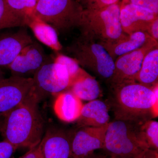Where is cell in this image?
<instances>
[{
  "mask_svg": "<svg viewBox=\"0 0 158 158\" xmlns=\"http://www.w3.org/2000/svg\"><path fill=\"white\" fill-rule=\"evenodd\" d=\"M24 26L22 18L11 9L6 0H0V30Z\"/></svg>",
  "mask_w": 158,
  "mask_h": 158,
  "instance_id": "cell-22",
  "label": "cell"
},
{
  "mask_svg": "<svg viewBox=\"0 0 158 158\" xmlns=\"http://www.w3.org/2000/svg\"><path fill=\"white\" fill-rule=\"evenodd\" d=\"M9 7L25 21L34 15L36 0H6Z\"/></svg>",
  "mask_w": 158,
  "mask_h": 158,
  "instance_id": "cell-23",
  "label": "cell"
},
{
  "mask_svg": "<svg viewBox=\"0 0 158 158\" xmlns=\"http://www.w3.org/2000/svg\"><path fill=\"white\" fill-rule=\"evenodd\" d=\"M158 14L148 9L128 2H120V21L124 34L138 31L146 32L152 23L158 18Z\"/></svg>",
  "mask_w": 158,
  "mask_h": 158,
  "instance_id": "cell-12",
  "label": "cell"
},
{
  "mask_svg": "<svg viewBox=\"0 0 158 158\" xmlns=\"http://www.w3.org/2000/svg\"><path fill=\"white\" fill-rule=\"evenodd\" d=\"M17 149L8 141L0 142V158H11Z\"/></svg>",
  "mask_w": 158,
  "mask_h": 158,
  "instance_id": "cell-27",
  "label": "cell"
},
{
  "mask_svg": "<svg viewBox=\"0 0 158 158\" xmlns=\"http://www.w3.org/2000/svg\"><path fill=\"white\" fill-rule=\"evenodd\" d=\"M141 128L149 149L158 151V122L148 119L142 123Z\"/></svg>",
  "mask_w": 158,
  "mask_h": 158,
  "instance_id": "cell-24",
  "label": "cell"
},
{
  "mask_svg": "<svg viewBox=\"0 0 158 158\" xmlns=\"http://www.w3.org/2000/svg\"><path fill=\"white\" fill-rule=\"evenodd\" d=\"M32 78L11 76L0 82V117L5 116L24 102L30 95Z\"/></svg>",
  "mask_w": 158,
  "mask_h": 158,
  "instance_id": "cell-9",
  "label": "cell"
},
{
  "mask_svg": "<svg viewBox=\"0 0 158 158\" xmlns=\"http://www.w3.org/2000/svg\"><path fill=\"white\" fill-rule=\"evenodd\" d=\"M110 158H119L118 157H116V156H110Z\"/></svg>",
  "mask_w": 158,
  "mask_h": 158,
  "instance_id": "cell-34",
  "label": "cell"
},
{
  "mask_svg": "<svg viewBox=\"0 0 158 158\" xmlns=\"http://www.w3.org/2000/svg\"><path fill=\"white\" fill-rule=\"evenodd\" d=\"M146 33L152 38L157 41L158 40V18L150 25Z\"/></svg>",
  "mask_w": 158,
  "mask_h": 158,
  "instance_id": "cell-29",
  "label": "cell"
},
{
  "mask_svg": "<svg viewBox=\"0 0 158 158\" xmlns=\"http://www.w3.org/2000/svg\"><path fill=\"white\" fill-rule=\"evenodd\" d=\"M5 78V76H4V73L2 69L0 67V82L3 81Z\"/></svg>",
  "mask_w": 158,
  "mask_h": 158,
  "instance_id": "cell-32",
  "label": "cell"
},
{
  "mask_svg": "<svg viewBox=\"0 0 158 158\" xmlns=\"http://www.w3.org/2000/svg\"><path fill=\"white\" fill-rule=\"evenodd\" d=\"M34 41L26 30L0 36V67H8L26 46Z\"/></svg>",
  "mask_w": 158,
  "mask_h": 158,
  "instance_id": "cell-13",
  "label": "cell"
},
{
  "mask_svg": "<svg viewBox=\"0 0 158 158\" xmlns=\"http://www.w3.org/2000/svg\"><path fill=\"white\" fill-rule=\"evenodd\" d=\"M152 39L146 32L138 31L125 34L115 42L102 44L115 61L120 56L141 48Z\"/></svg>",
  "mask_w": 158,
  "mask_h": 158,
  "instance_id": "cell-16",
  "label": "cell"
},
{
  "mask_svg": "<svg viewBox=\"0 0 158 158\" xmlns=\"http://www.w3.org/2000/svg\"><path fill=\"white\" fill-rule=\"evenodd\" d=\"M83 158V157H82V158Z\"/></svg>",
  "mask_w": 158,
  "mask_h": 158,
  "instance_id": "cell-36",
  "label": "cell"
},
{
  "mask_svg": "<svg viewBox=\"0 0 158 158\" xmlns=\"http://www.w3.org/2000/svg\"><path fill=\"white\" fill-rule=\"evenodd\" d=\"M158 47V42L152 39L141 48L116 58L113 75L109 81L113 88L136 82L145 55Z\"/></svg>",
  "mask_w": 158,
  "mask_h": 158,
  "instance_id": "cell-8",
  "label": "cell"
},
{
  "mask_svg": "<svg viewBox=\"0 0 158 158\" xmlns=\"http://www.w3.org/2000/svg\"><path fill=\"white\" fill-rule=\"evenodd\" d=\"M158 48L152 49L145 55L136 82L152 88L158 84Z\"/></svg>",
  "mask_w": 158,
  "mask_h": 158,
  "instance_id": "cell-19",
  "label": "cell"
},
{
  "mask_svg": "<svg viewBox=\"0 0 158 158\" xmlns=\"http://www.w3.org/2000/svg\"><path fill=\"white\" fill-rule=\"evenodd\" d=\"M68 90L81 100L89 101L96 100L101 93L98 82L90 75L77 81Z\"/></svg>",
  "mask_w": 158,
  "mask_h": 158,
  "instance_id": "cell-20",
  "label": "cell"
},
{
  "mask_svg": "<svg viewBox=\"0 0 158 158\" xmlns=\"http://www.w3.org/2000/svg\"><path fill=\"white\" fill-rule=\"evenodd\" d=\"M2 117H0V131H1V130H2L3 123V120L2 119Z\"/></svg>",
  "mask_w": 158,
  "mask_h": 158,
  "instance_id": "cell-33",
  "label": "cell"
},
{
  "mask_svg": "<svg viewBox=\"0 0 158 158\" xmlns=\"http://www.w3.org/2000/svg\"><path fill=\"white\" fill-rule=\"evenodd\" d=\"M25 26L31 29L35 37L43 44L57 52L62 49L58 32L49 24L34 15L26 19Z\"/></svg>",
  "mask_w": 158,
  "mask_h": 158,
  "instance_id": "cell-18",
  "label": "cell"
},
{
  "mask_svg": "<svg viewBox=\"0 0 158 158\" xmlns=\"http://www.w3.org/2000/svg\"><path fill=\"white\" fill-rule=\"evenodd\" d=\"M44 158H70L71 140L64 133L49 130L40 142Z\"/></svg>",
  "mask_w": 158,
  "mask_h": 158,
  "instance_id": "cell-14",
  "label": "cell"
},
{
  "mask_svg": "<svg viewBox=\"0 0 158 158\" xmlns=\"http://www.w3.org/2000/svg\"><path fill=\"white\" fill-rule=\"evenodd\" d=\"M144 121L116 118L110 123L105 138V147L110 156L134 158L149 148L141 125Z\"/></svg>",
  "mask_w": 158,
  "mask_h": 158,
  "instance_id": "cell-3",
  "label": "cell"
},
{
  "mask_svg": "<svg viewBox=\"0 0 158 158\" xmlns=\"http://www.w3.org/2000/svg\"><path fill=\"white\" fill-rule=\"evenodd\" d=\"M83 8L77 0H38L34 15L57 32L78 27Z\"/></svg>",
  "mask_w": 158,
  "mask_h": 158,
  "instance_id": "cell-6",
  "label": "cell"
},
{
  "mask_svg": "<svg viewBox=\"0 0 158 158\" xmlns=\"http://www.w3.org/2000/svg\"><path fill=\"white\" fill-rule=\"evenodd\" d=\"M79 65L100 77L110 79L113 75L115 61L101 43L81 34L67 49Z\"/></svg>",
  "mask_w": 158,
  "mask_h": 158,
  "instance_id": "cell-5",
  "label": "cell"
},
{
  "mask_svg": "<svg viewBox=\"0 0 158 158\" xmlns=\"http://www.w3.org/2000/svg\"><path fill=\"white\" fill-rule=\"evenodd\" d=\"M121 0H78L83 9H102L120 2Z\"/></svg>",
  "mask_w": 158,
  "mask_h": 158,
  "instance_id": "cell-25",
  "label": "cell"
},
{
  "mask_svg": "<svg viewBox=\"0 0 158 158\" xmlns=\"http://www.w3.org/2000/svg\"><path fill=\"white\" fill-rule=\"evenodd\" d=\"M19 158H44L40 143L36 147L30 149L28 152Z\"/></svg>",
  "mask_w": 158,
  "mask_h": 158,
  "instance_id": "cell-28",
  "label": "cell"
},
{
  "mask_svg": "<svg viewBox=\"0 0 158 158\" xmlns=\"http://www.w3.org/2000/svg\"><path fill=\"white\" fill-rule=\"evenodd\" d=\"M83 106L81 100L68 90L57 94L54 110L60 120L71 123L78 119Z\"/></svg>",
  "mask_w": 158,
  "mask_h": 158,
  "instance_id": "cell-15",
  "label": "cell"
},
{
  "mask_svg": "<svg viewBox=\"0 0 158 158\" xmlns=\"http://www.w3.org/2000/svg\"><path fill=\"white\" fill-rule=\"evenodd\" d=\"M49 61L42 47L34 41L22 50L7 68L11 71L12 76L32 78Z\"/></svg>",
  "mask_w": 158,
  "mask_h": 158,
  "instance_id": "cell-10",
  "label": "cell"
},
{
  "mask_svg": "<svg viewBox=\"0 0 158 158\" xmlns=\"http://www.w3.org/2000/svg\"><path fill=\"white\" fill-rule=\"evenodd\" d=\"M110 118L107 106L96 99L84 105L77 121L81 127H101L110 123Z\"/></svg>",
  "mask_w": 158,
  "mask_h": 158,
  "instance_id": "cell-17",
  "label": "cell"
},
{
  "mask_svg": "<svg viewBox=\"0 0 158 158\" xmlns=\"http://www.w3.org/2000/svg\"><path fill=\"white\" fill-rule=\"evenodd\" d=\"M36 1H37H37H38V0H36Z\"/></svg>",
  "mask_w": 158,
  "mask_h": 158,
  "instance_id": "cell-35",
  "label": "cell"
},
{
  "mask_svg": "<svg viewBox=\"0 0 158 158\" xmlns=\"http://www.w3.org/2000/svg\"><path fill=\"white\" fill-rule=\"evenodd\" d=\"M109 124L101 127H81L71 140L70 158L84 157L96 150L105 149Z\"/></svg>",
  "mask_w": 158,
  "mask_h": 158,
  "instance_id": "cell-11",
  "label": "cell"
},
{
  "mask_svg": "<svg viewBox=\"0 0 158 158\" xmlns=\"http://www.w3.org/2000/svg\"><path fill=\"white\" fill-rule=\"evenodd\" d=\"M113 89L116 118L144 121L150 116H158V84L151 88L135 82Z\"/></svg>",
  "mask_w": 158,
  "mask_h": 158,
  "instance_id": "cell-2",
  "label": "cell"
},
{
  "mask_svg": "<svg viewBox=\"0 0 158 158\" xmlns=\"http://www.w3.org/2000/svg\"><path fill=\"white\" fill-rule=\"evenodd\" d=\"M120 2L97 9H83L78 27L81 34L102 44L112 43L125 34L120 21Z\"/></svg>",
  "mask_w": 158,
  "mask_h": 158,
  "instance_id": "cell-4",
  "label": "cell"
},
{
  "mask_svg": "<svg viewBox=\"0 0 158 158\" xmlns=\"http://www.w3.org/2000/svg\"><path fill=\"white\" fill-rule=\"evenodd\" d=\"M30 95L39 103L50 95L68 90L71 86L69 75L65 66L49 61L34 74Z\"/></svg>",
  "mask_w": 158,
  "mask_h": 158,
  "instance_id": "cell-7",
  "label": "cell"
},
{
  "mask_svg": "<svg viewBox=\"0 0 158 158\" xmlns=\"http://www.w3.org/2000/svg\"><path fill=\"white\" fill-rule=\"evenodd\" d=\"M128 2L158 14V0H125Z\"/></svg>",
  "mask_w": 158,
  "mask_h": 158,
  "instance_id": "cell-26",
  "label": "cell"
},
{
  "mask_svg": "<svg viewBox=\"0 0 158 158\" xmlns=\"http://www.w3.org/2000/svg\"><path fill=\"white\" fill-rule=\"evenodd\" d=\"M53 61L65 66L69 75L71 86L77 81L90 75L83 69L73 57L58 53L54 58Z\"/></svg>",
  "mask_w": 158,
  "mask_h": 158,
  "instance_id": "cell-21",
  "label": "cell"
},
{
  "mask_svg": "<svg viewBox=\"0 0 158 158\" xmlns=\"http://www.w3.org/2000/svg\"><path fill=\"white\" fill-rule=\"evenodd\" d=\"M134 158H158V151L148 148Z\"/></svg>",
  "mask_w": 158,
  "mask_h": 158,
  "instance_id": "cell-30",
  "label": "cell"
},
{
  "mask_svg": "<svg viewBox=\"0 0 158 158\" xmlns=\"http://www.w3.org/2000/svg\"><path fill=\"white\" fill-rule=\"evenodd\" d=\"M83 158H103V157L101 156L96 155L94 154L93 152L86 156L84 157Z\"/></svg>",
  "mask_w": 158,
  "mask_h": 158,
  "instance_id": "cell-31",
  "label": "cell"
},
{
  "mask_svg": "<svg viewBox=\"0 0 158 158\" xmlns=\"http://www.w3.org/2000/svg\"><path fill=\"white\" fill-rule=\"evenodd\" d=\"M38 103L31 95L6 115L1 131L4 140L16 148L36 147L44 135V123Z\"/></svg>",
  "mask_w": 158,
  "mask_h": 158,
  "instance_id": "cell-1",
  "label": "cell"
}]
</instances>
